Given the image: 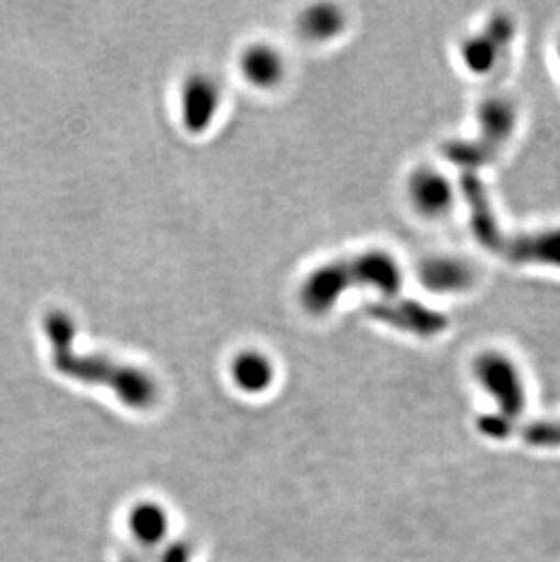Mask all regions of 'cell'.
Here are the masks:
<instances>
[{
    "instance_id": "obj_1",
    "label": "cell",
    "mask_w": 560,
    "mask_h": 562,
    "mask_svg": "<svg viewBox=\"0 0 560 562\" xmlns=\"http://www.w3.org/2000/svg\"><path fill=\"white\" fill-rule=\"evenodd\" d=\"M44 334L54 348L58 372L75 381L91 382L112 387L113 392L132 406H146L155 397V384L137 368L124 367L104 356H80L74 350L75 326L64 312H52L44 318Z\"/></svg>"
},
{
    "instance_id": "obj_2",
    "label": "cell",
    "mask_w": 560,
    "mask_h": 562,
    "mask_svg": "<svg viewBox=\"0 0 560 562\" xmlns=\"http://www.w3.org/2000/svg\"><path fill=\"white\" fill-rule=\"evenodd\" d=\"M355 286H373L392 297L402 286L401 266L381 250L332 260L307 276L301 288L302 306L313 315H323Z\"/></svg>"
},
{
    "instance_id": "obj_3",
    "label": "cell",
    "mask_w": 560,
    "mask_h": 562,
    "mask_svg": "<svg viewBox=\"0 0 560 562\" xmlns=\"http://www.w3.org/2000/svg\"><path fill=\"white\" fill-rule=\"evenodd\" d=\"M479 133L470 140H453L445 146L446 159L462 171L481 170L492 165L517 130L518 112L515 102L504 95L490 97L481 102Z\"/></svg>"
},
{
    "instance_id": "obj_4",
    "label": "cell",
    "mask_w": 560,
    "mask_h": 562,
    "mask_svg": "<svg viewBox=\"0 0 560 562\" xmlns=\"http://www.w3.org/2000/svg\"><path fill=\"white\" fill-rule=\"evenodd\" d=\"M366 313L377 323L417 337H435L446 331L449 326V318L445 313L429 308L415 299L377 301L366 306Z\"/></svg>"
},
{
    "instance_id": "obj_5",
    "label": "cell",
    "mask_w": 560,
    "mask_h": 562,
    "mask_svg": "<svg viewBox=\"0 0 560 562\" xmlns=\"http://www.w3.org/2000/svg\"><path fill=\"white\" fill-rule=\"evenodd\" d=\"M515 22L506 13H497L486 26L462 43V63L473 75H490L503 60L515 38Z\"/></svg>"
},
{
    "instance_id": "obj_6",
    "label": "cell",
    "mask_w": 560,
    "mask_h": 562,
    "mask_svg": "<svg viewBox=\"0 0 560 562\" xmlns=\"http://www.w3.org/2000/svg\"><path fill=\"white\" fill-rule=\"evenodd\" d=\"M460 191L470 212L471 232L475 239L492 254L501 255L506 245L507 235L499 223L497 213L493 210L492 199L486 187L475 171H462Z\"/></svg>"
},
{
    "instance_id": "obj_7",
    "label": "cell",
    "mask_w": 560,
    "mask_h": 562,
    "mask_svg": "<svg viewBox=\"0 0 560 562\" xmlns=\"http://www.w3.org/2000/svg\"><path fill=\"white\" fill-rule=\"evenodd\" d=\"M501 257L515 266L560 270V226L507 237Z\"/></svg>"
},
{
    "instance_id": "obj_8",
    "label": "cell",
    "mask_w": 560,
    "mask_h": 562,
    "mask_svg": "<svg viewBox=\"0 0 560 562\" xmlns=\"http://www.w3.org/2000/svg\"><path fill=\"white\" fill-rule=\"evenodd\" d=\"M219 88L206 75H191L182 90V121L191 133H202L217 113Z\"/></svg>"
},
{
    "instance_id": "obj_9",
    "label": "cell",
    "mask_w": 560,
    "mask_h": 562,
    "mask_svg": "<svg viewBox=\"0 0 560 562\" xmlns=\"http://www.w3.org/2000/svg\"><path fill=\"white\" fill-rule=\"evenodd\" d=\"M407 191L413 206L428 217H440L453 206V187L439 171L429 168L415 171L407 184Z\"/></svg>"
},
{
    "instance_id": "obj_10",
    "label": "cell",
    "mask_w": 560,
    "mask_h": 562,
    "mask_svg": "<svg viewBox=\"0 0 560 562\" xmlns=\"http://www.w3.org/2000/svg\"><path fill=\"white\" fill-rule=\"evenodd\" d=\"M418 279L429 292L451 295L470 290L475 281V271L466 260L455 257H435L421 266Z\"/></svg>"
},
{
    "instance_id": "obj_11",
    "label": "cell",
    "mask_w": 560,
    "mask_h": 562,
    "mask_svg": "<svg viewBox=\"0 0 560 562\" xmlns=\"http://www.w3.org/2000/svg\"><path fill=\"white\" fill-rule=\"evenodd\" d=\"M475 364L477 375L482 384H486L495 395L503 398L504 403H517L520 397L517 370L506 356L488 351L477 359Z\"/></svg>"
},
{
    "instance_id": "obj_12",
    "label": "cell",
    "mask_w": 560,
    "mask_h": 562,
    "mask_svg": "<svg viewBox=\"0 0 560 562\" xmlns=\"http://www.w3.org/2000/svg\"><path fill=\"white\" fill-rule=\"evenodd\" d=\"M127 528L141 544L155 547L165 541L171 528L168 509L154 501L138 503L127 515Z\"/></svg>"
},
{
    "instance_id": "obj_13",
    "label": "cell",
    "mask_w": 560,
    "mask_h": 562,
    "mask_svg": "<svg viewBox=\"0 0 560 562\" xmlns=\"http://www.w3.org/2000/svg\"><path fill=\"white\" fill-rule=\"evenodd\" d=\"M273 364L259 351H243L232 362V379L238 390L246 393H262L273 382Z\"/></svg>"
},
{
    "instance_id": "obj_14",
    "label": "cell",
    "mask_w": 560,
    "mask_h": 562,
    "mask_svg": "<svg viewBox=\"0 0 560 562\" xmlns=\"http://www.w3.org/2000/svg\"><path fill=\"white\" fill-rule=\"evenodd\" d=\"M243 71L249 82L260 88H268L279 82L284 71V64H282V57L271 46L257 44L244 52Z\"/></svg>"
},
{
    "instance_id": "obj_15",
    "label": "cell",
    "mask_w": 560,
    "mask_h": 562,
    "mask_svg": "<svg viewBox=\"0 0 560 562\" xmlns=\"http://www.w3.org/2000/svg\"><path fill=\"white\" fill-rule=\"evenodd\" d=\"M301 30L304 35L315 41L332 38L340 33L344 15L332 4H317L307 8L301 16Z\"/></svg>"
},
{
    "instance_id": "obj_16",
    "label": "cell",
    "mask_w": 560,
    "mask_h": 562,
    "mask_svg": "<svg viewBox=\"0 0 560 562\" xmlns=\"http://www.w3.org/2000/svg\"><path fill=\"white\" fill-rule=\"evenodd\" d=\"M559 57H560V46H559Z\"/></svg>"
}]
</instances>
